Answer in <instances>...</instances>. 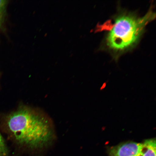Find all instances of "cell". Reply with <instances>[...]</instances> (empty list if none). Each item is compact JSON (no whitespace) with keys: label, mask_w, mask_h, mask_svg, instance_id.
I'll return each instance as SVG.
<instances>
[{"label":"cell","mask_w":156,"mask_h":156,"mask_svg":"<svg viewBox=\"0 0 156 156\" xmlns=\"http://www.w3.org/2000/svg\"><path fill=\"white\" fill-rule=\"evenodd\" d=\"M6 129L20 145L40 149L51 143L54 135L49 120L37 111L21 106L6 118Z\"/></svg>","instance_id":"cell-1"},{"label":"cell","mask_w":156,"mask_h":156,"mask_svg":"<svg viewBox=\"0 0 156 156\" xmlns=\"http://www.w3.org/2000/svg\"><path fill=\"white\" fill-rule=\"evenodd\" d=\"M155 16V13L151 11L142 17L130 13L120 14L107 35V46L117 52H124L133 47L141 37L146 25L153 20Z\"/></svg>","instance_id":"cell-2"},{"label":"cell","mask_w":156,"mask_h":156,"mask_svg":"<svg viewBox=\"0 0 156 156\" xmlns=\"http://www.w3.org/2000/svg\"><path fill=\"white\" fill-rule=\"evenodd\" d=\"M143 144L133 141L122 142L108 149L109 156H141Z\"/></svg>","instance_id":"cell-3"},{"label":"cell","mask_w":156,"mask_h":156,"mask_svg":"<svg viewBox=\"0 0 156 156\" xmlns=\"http://www.w3.org/2000/svg\"><path fill=\"white\" fill-rule=\"evenodd\" d=\"M142 144L143 148L141 156H156L155 138L146 140Z\"/></svg>","instance_id":"cell-4"},{"label":"cell","mask_w":156,"mask_h":156,"mask_svg":"<svg viewBox=\"0 0 156 156\" xmlns=\"http://www.w3.org/2000/svg\"><path fill=\"white\" fill-rule=\"evenodd\" d=\"M8 2V1H0V28L5 22Z\"/></svg>","instance_id":"cell-5"},{"label":"cell","mask_w":156,"mask_h":156,"mask_svg":"<svg viewBox=\"0 0 156 156\" xmlns=\"http://www.w3.org/2000/svg\"><path fill=\"white\" fill-rule=\"evenodd\" d=\"M8 151L0 133V156H8Z\"/></svg>","instance_id":"cell-6"}]
</instances>
